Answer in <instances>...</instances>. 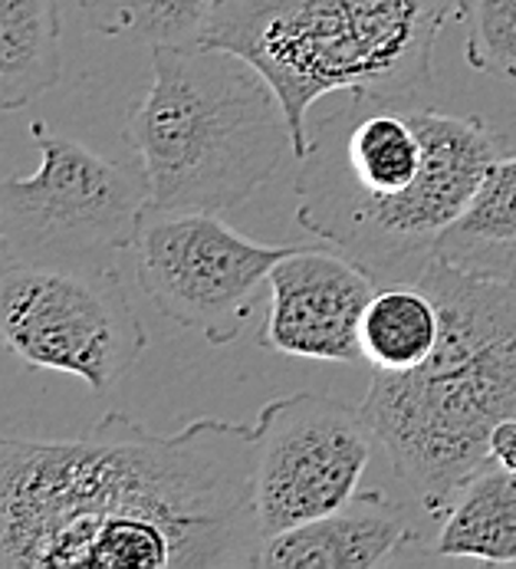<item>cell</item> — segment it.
<instances>
[{"label":"cell","instance_id":"obj_1","mask_svg":"<svg viewBox=\"0 0 516 569\" xmlns=\"http://www.w3.org/2000/svg\"><path fill=\"white\" fill-rule=\"evenodd\" d=\"M260 543L254 425L112 408L80 438L0 435V567H257Z\"/></svg>","mask_w":516,"mask_h":569},{"label":"cell","instance_id":"obj_2","mask_svg":"<svg viewBox=\"0 0 516 569\" xmlns=\"http://www.w3.org/2000/svg\"><path fill=\"white\" fill-rule=\"evenodd\" d=\"M500 156L504 139L480 116L345 92L310 129L296 221L378 287L415 283Z\"/></svg>","mask_w":516,"mask_h":569},{"label":"cell","instance_id":"obj_3","mask_svg":"<svg viewBox=\"0 0 516 569\" xmlns=\"http://www.w3.org/2000/svg\"><path fill=\"white\" fill-rule=\"evenodd\" d=\"M415 283L441 307V342L412 372H375L362 415L392 475L444 517L490 465V431L516 418V280L437 253Z\"/></svg>","mask_w":516,"mask_h":569},{"label":"cell","instance_id":"obj_4","mask_svg":"<svg viewBox=\"0 0 516 569\" xmlns=\"http://www.w3.org/2000/svg\"><path fill=\"white\" fill-rule=\"evenodd\" d=\"M125 139L142 162L145 204L162 211H237L293 156L273 82L241 53L208 43L152 47V86Z\"/></svg>","mask_w":516,"mask_h":569},{"label":"cell","instance_id":"obj_5","mask_svg":"<svg viewBox=\"0 0 516 569\" xmlns=\"http://www.w3.org/2000/svg\"><path fill=\"white\" fill-rule=\"evenodd\" d=\"M461 0H217L201 37L251 60L283 99L293 159L326 96L412 99Z\"/></svg>","mask_w":516,"mask_h":569},{"label":"cell","instance_id":"obj_6","mask_svg":"<svg viewBox=\"0 0 516 569\" xmlns=\"http://www.w3.org/2000/svg\"><path fill=\"white\" fill-rule=\"evenodd\" d=\"M40 168L27 178H0V234L10 263L112 267L135 247L145 208V181L92 149L30 126Z\"/></svg>","mask_w":516,"mask_h":569},{"label":"cell","instance_id":"obj_7","mask_svg":"<svg viewBox=\"0 0 516 569\" xmlns=\"http://www.w3.org/2000/svg\"><path fill=\"white\" fill-rule=\"evenodd\" d=\"M0 342L30 369L109 396L145 356L149 332L112 267L10 263L0 273Z\"/></svg>","mask_w":516,"mask_h":569},{"label":"cell","instance_id":"obj_8","mask_svg":"<svg viewBox=\"0 0 516 569\" xmlns=\"http://www.w3.org/2000/svg\"><path fill=\"white\" fill-rule=\"evenodd\" d=\"M135 277L172 323L201 332L211 346L234 342L251 323L270 270L293 250L247 241L204 211L142 208Z\"/></svg>","mask_w":516,"mask_h":569},{"label":"cell","instance_id":"obj_9","mask_svg":"<svg viewBox=\"0 0 516 569\" xmlns=\"http://www.w3.org/2000/svg\"><path fill=\"white\" fill-rule=\"evenodd\" d=\"M254 431L263 537L333 513L358 493L375 438L362 408L296 392L263 406Z\"/></svg>","mask_w":516,"mask_h":569},{"label":"cell","instance_id":"obj_10","mask_svg":"<svg viewBox=\"0 0 516 569\" xmlns=\"http://www.w3.org/2000/svg\"><path fill=\"white\" fill-rule=\"evenodd\" d=\"M378 283L343 250L300 247L270 270V307L260 346L290 356L362 366V317Z\"/></svg>","mask_w":516,"mask_h":569},{"label":"cell","instance_id":"obj_11","mask_svg":"<svg viewBox=\"0 0 516 569\" xmlns=\"http://www.w3.org/2000/svg\"><path fill=\"white\" fill-rule=\"evenodd\" d=\"M412 537L405 513L382 490H358L348 503L300 527L263 537L260 569H372L388 563Z\"/></svg>","mask_w":516,"mask_h":569},{"label":"cell","instance_id":"obj_12","mask_svg":"<svg viewBox=\"0 0 516 569\" xmlns=\"http://www.w3.org/2000/svg\"><path fill=\"white\" fill-rule=\"evenodd\" d=\"M444 560L516 563V475L484 465L454 497L434 540Z\"/></svg>","mask_w":516,"mask_h":569},{"label":"cell","instance_id":"obj_13","mask_svg":"<svg viewBox=\"0 0 516 569\" xmlns=\"http://www.w3.org/2000/svg\"><path fill=\"white\" fill-rule=\"evenodd\" d=\"M57 0H0V112L40 99L60 82Z\"/></svg>","mask_w":516,"mask_h":569},{"label":"cell","instance_id":"obj_14","mask_svg":"<svg viewBox=\"0 0 516 569\" xmlns=\"http://www.w3.org/2000/svg\"><path fill=\"white\" fill-rule=\"evenodd\" d=\"M437 253L464 270L516 280V156L504 152L494 162L477 198L444 234Z\"/></svg>","mask_w":516,"mask_h":569},{"label":"cell","instance_id":"obj_15","mask_svg":"<svg viewBox=\"0 0 516 569\" xmlns=\"http://www.w3.org/2000/svg\"><path fill=\"white\" fill-rule=\"evenodd\" d=\"M358 332L365 362L375 372H412L441 342V307L418 283L378 287Z\"/></svg>","mask_w":516,"mask_h":569},{"label":"cell","instance_id":"obj_16","mask_svg":"<svg viewBox=\"0 0 516 569\" xmlns=\"http://www.w3.org/2000/svg\"><path fill=\"white\" fill-rule=\"evenodd\" d=\"M217 0H80L87 30L145 47L201 43Z\"/></svg>","mask_w":516,"mask_h":569},{"label":"cell","instance_id":"obj_17","mask_svg":"<svg viewBox=\"0 0 516 569\" xmlns=\"http://www.w3.org/2000/svg\"><path fill=\"white\" fill-rule=\"evenodd\" d=\"M457 20L467 30L464 60L516 89V0H461Z\"/></svg>","mask_w":516,"mask_h":569},{"label":"cell","instance_id":"obj_18","mask_svg":"<svg viewBox=\"0 0 516 569\" xmlns=\"http://www.w3.org/2000/svg\"><path fill=\"white\" fill-rule=\"evenodd\" d=\"M490 461L516 475V418H504L490 431Z\"/></svg>","mask_w":516,"mask_h":569},{"label":"cell","instance_id":"obj_19","mask_svg":"<svg viewBox=\"0 0 516 569\" xmlns=\"http://www.w3.org/2000/svg\"><path fill=\"white\" fill-rule=\"evenodd\" d=\"M10 267V253H7V241H3V234H0V273Z\"/></svg>","mask_w":516,"mask_h":569}]
</instances>
